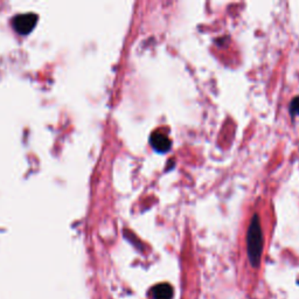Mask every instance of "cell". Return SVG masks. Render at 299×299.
<instances>
[{
	"label": "cell",
	"instance_id": "3",
	"mask_svg": "<svg viewBox=\"0 0 299 299\" xmlns=\"http://www.w3.org/2000/svg\"><path fill=\"white\" fill-rule=\"evenodd\" d=\"M150 143H151V145H152L153 149L156 150L157 152H160V153L167 152V151L171 149V145H172L171 140H169L167 134H166L165 132H162V131L153 132L150 137Z\"/></svg>",
	"mask_w": 299,
	"mask_h": 299
},
{
	"label": "cell",
	"instance_id": "4",
	"mask_svg": "<svg viewBox=\"0 0 299 299\" xmlns=\"http://www.w3.org/2000/svg\"><path fill=\"white\" fill-rule=\"evenodd\" d=\"M153 299H172L173 298V289L169 284L162 283V284L156 285L152 289Z\"/></svg>",
	"mask_w": 299,
	"mask_h": 299
},
{
	"label": "cell",
	"instance_id": "1",
	"mask_svg": "<svg viewBox=\"0 0 299 299\" xmlns=\"http://www.w3.org/2000/svg\"><path fill=\"white\" fill-rule=\"evenodd\" d=\"M263 251V233L260 216L254 214L247 232V253L249 262L254 267H259Z\"/></svg>",
	"mask_w": 299,
	"mask_h": 299
},
{
	"label": "cell",
	"instance_id": "5",
	"mask_svg": "<svg viewBox=\"0 0 299 299\" xmlns=\"http://www.w3.org/2000/svg\"><path fill=\"white\" fill-rule=\"evenodd\" d=\"M290 112H291V115L299 116V96L295 97V99L292 100V102L290 104Z\"/></svg>",
	"mask_w": 299,
	"mask_h": 299
},
{
	"label": "cell",
	"instance_id": "2",
	"mask_svg": "<svg viewBox=\"0 0 299 299\" xmlns=\"http://www.w3.org/2000/svg\"><path fill=\"white\" fill-rule=\"evenodd\" d=\"M37 23V17L34 13H25L20 15H15L12 20V26H13L15 32L19 34H26L31 33L33 28L35 27Z\"/></svg>",
	"mask_w": 299,
	"mask_h": 299
}]
</instances>
